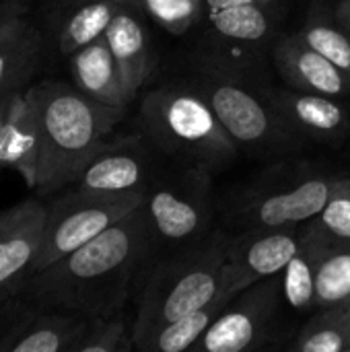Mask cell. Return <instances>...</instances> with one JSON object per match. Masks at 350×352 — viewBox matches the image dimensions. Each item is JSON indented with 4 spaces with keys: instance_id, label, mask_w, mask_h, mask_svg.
Segmentation results:
<instances>
[{
    "instance_id": "cell-1",
    "label": "cell",
    "mask_w": 350,
    "mask_h": 352,
    "mask_svg": "<svg viewBox=\"0 0 350 352\" xmlns=\"http://www.w3.org/2000/svg\"><path fill=\"white\" fill-rule=\"evenodd\" d=\"M155 243L142 202L89 243L33 272L21 293L39 307L89 320L118 314Z\"/></svg>"
},
{
    "instance_id": "cell-2",
    "label": "cell",
    "mask_w": 350,
    "mask_h": 352,
    "mask_svg": "<svg viewBox=\"0 0 350 352\" xmlns=\"http://www.w3.org/2000/svg\"><path fill=\"white\" fill-rule=\"evenodd\" d=\"M27 93L41 138L35 192L54 194L76 184L87 163L107 142L124 109L103 105L60 80L29 85Z\"/></svg>"
},
{
    "instance_id": "cell-3",
    "label": "cell",
    "mask_w": 350,
    "mask_h": 352,
    "mask_svg": "<svg viewBox=\"0 0 350 352\" xmlns=\"http://www.w3.org/2000/svg\"><path fill=\"white\" fill-rule=\"evenodd\" d=\"M231 237L223 231L184 245L179 254L155 264L140 289L132 322L136 351L165 324L208 305L223 291Z\"/></svg>"
},
{
    "instance_id": "cell-4",
    "label": "cell",
    "mask_w": 350,
    "mask_h": 352,
    "mask_svg": "<svg viewBox=\"0 0 350 352\" xmlns=\"http://www.w3.org/2000/svg\"><path fill=\"white\" fill-rule=\"evenodd\" d=\"M140 124L159 151L210 173L225 169L239 148L192 85H165L146 93Z\"/></svg>"
},
{
    "instance_id": "cell-5",
    "label": "cell",
    "mask_w": 350,
    "mask_h": 352,
    "mask_svg": "<svg viewBox=\"0 0 350 352\" xmlns=\"http://www.w3.org/2000/svg\"><path fill=\"white\" fill-rule=\"evenodd\" d=\"M144 194L146 190L93 194L74 188L56 200L52 206H47L43 239L33 264V272L47 268L50 264L95 239L99 233L138 208L144 202Z\"/></svg>"
},
{
    "instance_id": "cell-6",
    "label": "cell",
    "mask_w": 350,
    "mask_h": 352,
    "mask_svg": "<svg viewBox=\"0 0 350 352\" xmlns=\"http://www.w3.org/2000/svg\"><path fill=\"white\" fill-rule=\"evenodd\" d=\"M144 210L155 239L165 245H190L208 235L212 221L210 171L184 165L146 188Z\"/></svg>"
},
{
    "instance_id": "cell-7",
    "label": "cell",
    "mask_w": 350,
    "mask_h": 352,
    "mask_svg": "<svg viewBox=\"0 0 350 352\" xmlns=\"http://www.w3.org/2000/svg\"><path fill=\"white\" fill-rule=\"evenodd\" d=\"M190 85L210 103L221 124L239 146L272 148L295 140L270 101L262 99L227 70L219 66L204 68Z\"/></svg>"
},
{
    "instance_id": "cell-8",
    "label": "cell",
    "mask_w": 350,
    "mask_h": 352,
    "mask_svg": "<svg viewBox=\"0 0 350 352\" xmlns=\"http://www.w3.org/2000/svg\"><path fill=\"white\" fill-rule=\"evenodd\" d=\"M283 297V272L243 289L192 346L196 352H243L260 349L274 326Z\"/></svg>"
},
{
    "instance_id": "cell-9",
    "label": "cell",
    "mask_w": 350,
    "mask_h": 352,
    "mask_svg": "<svg viewBox=\"0 0 350 352\" xmlns=\"http://www.w3.org/2000/svg\"><path fill=\"white\" fill-rule=\"evenodd\" d=\"M338 175H301L285 186L260 190L248 198L239 208V223L245 229H274L295 227L316 219L334 186Z\"/></svg>"
},
{
    "instance_id": "cell-10",
    "label": "cell",
    "mask_w": 350,
    "mask_h": 352,
    "mask_svg": "<svg viewBox=\"0 0 350 352\" xmlns=\"http://www.w3.org/2000/svg\"><path fill=\"white\" fill-rule=\"evenodd\" d=\"M47 206L23 200L0 212V299L17 297L41 248Z\"/></svg>"
},
{
    "instance_id": "cell-11",
    "label": "cell",
    "mask_w": 350,
    "mask_h": 352,
    "mask_svg": "<svg viewBox=\"0 0 350 352\" xmlns=\"http://www.w3.org/2000/svg\"><path fill=\"white\" fill-rule=\"evenodd\" d=\"M301 239V225L274 229H245L231 237L225 264V280L239 293L254 283L285 272Z\"/></svg>"
},
{
    "instance_id": "cell-12",
    "label": "cell",
    "mask_w": 350,
    "mask_h": 352,
    "mask_svg": "<svg viewBox=\"0 0 350 352\" xmlns=\"http://www.w3.org/2000/svg\"><path fill=\"white\" fill-rule=\"evenodd\" d=\"M43 54L29 0H0V99L27 89Z\"/></svg>"
},
{
    "instance_id": "cell-13",
    "label": "cell",
    "mask_w": 350,
    "mask_h": 352,
    "mask_svg": "<svg viewBox=\"0 0 350 352\" xmlns=\"http://www.w3.org/2000/svg\"><path fill=\"white\" fill-rule=\"evenodd\" d=\"M215 39L233 54L264 45L276 29V0H204Z\"/></svg>"
},
{
    "instance_id": "cell-14",
    "label": "cell",
    "mask_w": 350,
    "mask_h": 352,
    "mask_svg": "<svg viewBox=\"0 0 350 352\" xmlns=\"http://www.w3.org/2000/svg\"><path fill=\"white\" fill-rule=\"evenodd\" d=\"M270 105L293 132L318 142H338L350 128V113L336 97L299 89L268 95Z\"/></svg>"
},
{
    "instance_id": "cell-15",
    "label": "cell",
    "mask_w": 350,
    "mask_h": 352,
    "mask_svg": "<svg viewBox=\"0 0 350 352\" xmlns=\"http://www.w3.org/2000/svg\"><path fill=\"white\" fill-rule=\"evenodd\" d=\"M149 155L136 138L105 142L83 169L76 190L93 194H124L146 190Z\"/></svg>"
},
{
    "instance_id": "cell-16",
    "label": "cell",
    "mask_w": 350,
    "mask_h": 352,
    "mask_svg": "<svg viewBox=\"0 0 350 352\" xmlns=\"http://www.w3.org/2000/svg\"><path fill=\"white\" fill-rule=\"evenodd\" d=\"M274 64L291 89L340 97L350 93V76L311 47L299 33L283 35L274 45Z\"/></svg>"
},
{
    "instance_id": "cell-17",
    "label": "cell",
    "mask_w": 350,
    "mask_h": 352,
    "mask_svg": "<svg viewBox=\"0 0 350 352\" xmlns=\"http://www.w3.org/2000/svg\"><path fill=\"white\" fill-rule=\"evenodd\" d=\"M87 326L89 318L37 305L2 340L0 352H74Z\"/></svg>"
},
{
    "instance_id": "cell-18",
    "label": "cell",
    "mask_w": 350,
    "mask_h": 352,
    "mask_svg": "<svg viewBox=\"0 0 350 352\" xmlns=\"http://www.w3.org/2000/svg\"><path fill=\"white\" fill-rule=\"evenodd\" d=\"M134 6L136 4L122 6L105 29L107 45L116 58L124 89L130 99L136 97L157 68V58L151 50L146 27L134 12Z\"/></svg>"
},
{
    "instance_id": "cell-19",
    "label": "cell",
    "mask_w": 350,
    "mask_h": 352,
    "mask_svg": "<svg viewBox=\"0 0 350 352\" xmlns=\"http://www.w3.org/2000/svg\"><path fill=\"white\" fill-rule=\"evenodd\" d=\"M39 124L27 89L17 91L10 99L0 130V165L12 167L27 188L35 190L39 165Z\"/></svg>"
},
{
    "instance_id": "cell-20",
    "label": "cell",
    "mask_w": 350,
    "mask_h": 352,
    "mask_svg": "<svg viewBox=\"0 0 350 352\" xmlns=\"http://www.w3.org/2000/svg\"><path fill=\"white\" fill-rule=\"evenodd\" d=\"M68 58H70V74L78 91L109 107L126 109L130 105L132 99L124 89L120 68L107 45L105 35L76 50Z\"/></svg>"
},
{
    "instance_id": "cell-21",
    "label": "cell",
    "mask_w": 350,
    "mask_h": 352,
    "mask_svg": "<svg viewBox=\"0 0 350 352\" xmlns=\"http://www.w3.org/2000/svg\"><path fill=\"white\" fill-rule=\"evenodd\" d=\"M334 237L311 219L301 225V239L295 256L283 272V297L295 311L316 309V280L322 258Z\"/></svg>"
},
{
    "instance_id": "cell-22",
    "label": "cell",
    "mask_w": 350,
    "mask_h": 352,
    "mask_svg": "<svg viewBox=\"0 0 350 352\" xmlns=\"http://www.w3.org/2000/svg\"><path fill=\"white\" fill-rule=\"evenodd\" d=\"M239 295V291L229 285L223 276V291L219 297H215L208 305L173 320L165 326H161L140 349V352H184L192 351V346L206 334V330L212 326V322L221 316V311L231 303V299Z\"/></svg>"
},
{
    "instance_id": "cell-23",
    "label": "cell",
    "mask_w": 350,
    "mask_h": 352,
    "mask_svg": "<svg viewBox=\"0 0 350 352\" xmlns=\"http://www.w3.org/2000/svg\"><path fill=\"white\" fill-rule=\"evenodd\" d=\"M126 4L109 0H78L72 2L66 19L58 29V50L62 56H72L76 50L105 35L111 19Z\"/></svg>"
},
{
    "instance_id": "cell-24",
    "label": "cell",
    "mask_w": 350,
    "mask_h": 352,
    "mask_svg": "<svg viewBox=\"0 0 350 352\" xmlns=\"http://www.w3.org/2000/svg\"><path fill=\"white\" fill-rule=\"evenodd\" d=\"M295 352H350V301L316 309L289 344Z\"/></svg>"
},
{
    "instance_id": "cell-25",
    "label": "cell",
    "mask_w": 350,
    "mask_h": 352,
    "mask_svg": "<svg viewBox=\"0 0 350 352\" xmlns=\"http://www.w3.org/2000/svg\"><path fill=\"white\" fill-rule=\"evenodd\" d=\"M297 33L350 76V23L336 12L314 8Z\"/></svg>"
},
{
    "instance_id": "cell-26",
    "label": "cell",
    "mask_w": 350,
    "mask_h": 352,
    "mask_svg": "<svg viewBox=\"0 0 350 352\" xmlns=\"http://www.w3.org/2000/svg\"><path fill=\"white\" fill-rule=\"evenodd\" d=\"M350 301V239H332L316 280V309Z\"/></svg>"
},
{
    "instance_id": "cell-27",
    "label": "cell",
    "mask_w": 350,
    "mask_h": 352,
    "mask_svg": "<svg viewBox=\"0 0 350 352\" xmlns=\"http://www.w3.org/2000/svg\"><path fill=\"white\" fill-rule=\"evenodd\" d=\"M136 349L132 324L122 311L101 318H91L83 340L74 352H130Z\"/></svg>"
},
{
    "instance_id": "cell-28",
    "label": "cell",
    "mask_w": 350,
    "mask_h": 352,
    "mask_svg": "<svg viewBox=\"0 0 350 352\" xmlns=\"http://www.w3.org/2000/svg\"><path fill=\"white\" fill-rule=\"evenodd\" d=\"M134 4L171 35L188 33L206 16L204 0H136Z\"/></svg>"
},
{
    "instance_id": "cell-29",
    "label": "cell",
    "mask_w": 350,
    "mask_h": 352,
    "mask_svg": "<svg viewBox=\"0 0 350 352\" xmlns=\"http://www.w3.org/2000/svg\"><path fill=\"white\" fill-rule=\"evenodd\" d=\"M316 219L332 237L350 239V177L347 175L336 177V186L324 210Z\"/></svg>"
},
{
    "instance_id": "cell-30",
    "label": "cell",
    "mask_w": 350,
    "mask_h": 352,
    "mask_svg": "<svg viewBox=\"0 0 350 352\" xmlns=\"http://www.w3.org/2000/svg\"><path fill=\"white\" fill-rule=\"evenodd\" d=\"M31 307L33 305H29L27 301H19L14 297L0 299V344L10 334V330L29 314Z\"/></svg>"
},
{
    "instance_id": "cell-31",
    "label": "cell",
    "mask_w": 350,
    "mask_h": 352,
    "mask_svg": "<svg viewBox=\"0 0 350 352\" xmlns=\"http://www.w3.org/2000/svg\"><path fill=\"white\" fill-rule=\"evenodd\" d=\"M334 12H336L342 21L350 23V0H340V2L336 4Z\"/></svg>"
},
{
    "instance_id": "cell-32",
    "label": "cell",
    "mask_w": 350,
    "mask_h": 352,
    "mask_svg": "<svg viewBox=\"0 0 350 352\" xmlns=\"http://www.w3.org/2000/svg\"><path fill=\"white\" fill-rule=\"evenodd\" d=\"M12 95H14V93H12ZM12 95H8V97H2V99H0V130H2V124H4V118H6V111H8V105H10Z\"/></svg>"
},
{
    "instance_id": "cell-33",
    "label": "cell",
    "mask_w": 350,
    "mask_h": 352,
    "mask_svg": "<svg viewBox=\"0 0 350 352\" xmlns=\"http://www.w3.org/2000/svg\"><path fill=\"white\" fill-rule=\"evenodd\" d=\"M72 2H78V0H72ZM109 2H116V4H134L136 0H109Z\"/></svg>"
},
{
    "instance_id": "cell-34",
    "label": "cell",
    "mask_w": 350,
    "mask_h": 352,
    "mask_svg": "<svg viewBox=\"0 0 350 352\" xmlns=\"http://www.w3.org/2000/svg\"><path fill=\"white\" fill-rule=\"evenodd\" d=\"M0 167H2V165H0Z\"/></svg>"
}]
</instances>
